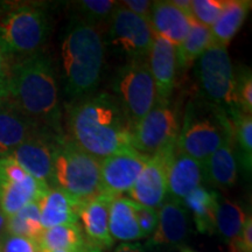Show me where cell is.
Returning <instances> with one entry per match:
<instances>
[{
    "mask_svg": "<svg viewBox=\"0 0 252 252\" xmlns=\"http://www.w3.org/2000/svg\"><path fill=\"white\" fill-rule=\"evenodd\" d=\"M64 121L67 139L98 160L133 149V126L111 94L71 102Z\"/></svg>",
    "mask_w": 252,
    "mask_h": 252,
    "instance_id": "cell-1",
    "label": "cell"
},
{
    "mask_svg": "<svg viewBox=\"0 0 252 252\" xmlns=\"http://www.w3.org/2000/svg\"><path fill=\"white\" fill-rule=\"evenodd\" d=\"M7 99L37 126L64 135L58 74L49 55L40 50L11 62Z\"/></svg>",
    "mask_w": 252,
    "mask_h": 252,
    "instance_id": "cell-2",
    "label": "cell"
},
{
    "mask_svg": "<svg viewBox=\"0 0 252 252\" xmlns=\"http://www.w3.org/2000/svg\"><path fill=\"white\" fill-rule=\"evenodd\" d=\"M104 55L100 27L72 18L60 46L64 91L72 102L94 94L102 76Z\"/></svg>",
    "mask_w": 252,
    "mask_h": 252,
    "instance_id": "cell-3",
    "label": "cell"
},
{
    "mask_svg": "<svg viewBox=\"0 0 252 252\" xmlns=\"http://www.w3.org/2000/svg\"><path fill=\"white\" fill-rule=\"evenodd\" d=\"M50 32L43 4L0 1V52L9 62L40 52Z\"/></svg>",
    "mask_w": 252,
    "mask_h": 252,
    "instance_id": "cell-4",
    "label": "cell"
},
{
    "mask_svg": "<svg viewBox=\"0 0 252 252\" xmlns=\"http://www.w3.org/2000/svg\"><path fill=\"white\" fill-rule=\"evenodd\" d=\"M232 138V119L200 94L191 97L181 117L176 146L203 162L226 139Z\"/></svg>",
    "mask_w": 252,
    "mask_h": 252,
    "instance_id": "cell-5",
    "label": "cell"
},
{
    "mask_svg": "<svg viewBox=\"0 0 252 252\" xmlns=\"http://www.w3.org/2000/svg\"><path fill=\"white\" fill-rule=\"evenodd\" d=\"M53 187L60 188L77 203L102 194L100 160L64 137L56 152Z\"/></svg>",
    "mask_w": 252,
    "mask_h": 252,
    "instance_id": "cell-6",
    "label": "cell"
},
{
    "mask_svg": "<svg viewBox=\"0 0 252 252\" xmlns=\"http://www.w3.org/2000/svg\"><path fill=\"white\" fill-rule=\"evenodd\" d=\"M195 75L203 99L219 106L231 119L242 111L236 97V69L226 47L213 43L197 59Z\"/></svg>",
    "mask_w": 252,
    "mask_h": 252,
    "instance_id": "cell-7",
    "label": "cell"
},
{
    "mask_svg": "<svg viewBox=\"0 0 252 252\" xmlns=\"http://www.w3.org/2000/svg\"><path fill=\"white\" fill-rule=\"evenodd\" d=\"M112 91V96L134 127L158 100L147 58L130 60L119 68L113 77Z\"/></svg>",
    "mask_w": 252,
    "mask_h": 252,
    "instance_id": "cell-8",
    "label": "cell"
},
{
    "mask_svg": "<svg viewBox=\"0 0 252 252\" xmlns=\"http://www.w3.org/2000/svg\"><path fill=\"white\" fill-rule=\"evenodd\" d=\"M181 117L178 105L169 99H158L133 127V146L138 152L152 157L176 144Z\"/></svg>",
    "mask_w": 252,
    "mask_h": 252,
    "instance_id": "cell-9",
    "label": "cell"
},
{
    "mask_svg": "<svg viewBox=\"0 0 252 252\" xmlns=\"http://www.w3.org/2000/svg\"><path fill=\"white\" fill-rule=\"evenodd\" d=\"M119 2V1H118ZM154 32L147 19L118 5L109 23V45L130 60L146 59L152 47Z\"/></svg>",
    "mask_w": 252,
    "mask_h": 252,
    "instance_id": "cell-10",
    "label": "cell"
},
{
    "mask_svg": "<svg viewBox=\"0 0 252 252\" xmlns=\"http://www.w3.org/2000/svg\"><path fill=\"white\" fill-rule=\"evenodd\" d=\"M49 188L28 174L12 157L0 158V212L6 217L37 202Z\"/></svg>",
    "mask_w": 252,
    "mask_h": 252,
    "instance_id": "cell-11",
    "label": "cell"
},
{
    "mask_svg": "<svg viewBox=\"0 0 252 252\" xmlns=\"http://www.w3.org/2000/svg\"><path fill=\"white\" fill-rule=\"evenodd\" d=\"M64 137L65 135H58L46 128H39L9 157L13 158L34 179L52 188L56 152Z\"/></svg>",
    "mask_w": 252,
    "mask_h": 252,
    "instance_id": "cell-12",
    "label": "cell"
},
{
    "mask_svg": "<svg viewBox=\"0 0 252 252\" xmlns=\"http://www.w3.org/2000/svg\"><path fill=\"white\" fill-rule=\"evenodd\" d=\"M150 158L137 150L130 149L100 160L102 193L112 197L128 193Z\"/></svg>",
    "mask_w": 252,
    "mask_h": 252,
    "instance_id": "cell-13",
    "label": "cell"
},
{
    "mask_svg": "<svg viewBox=\"0 0 252 252\" xmlns=\"http://www.w3.org/2000/svg\"><path fill=\"white\" fill-rule=\"evenodd\" d=\"M167 191L175 200H184L204 180L203 163L176 146L166 150Z\"/></svg>",
    "mask_w": 252,
    "mask_h": 252,
    "instance_id": "cell-14",
    "label": "cell"
},
{
    "mask_svg": "<svg viewBox=\"0 0 252 252\" xmlns=\"http://www.w3.org/2000/svg\"><path fill=\"white\" fill-rule=\"evenodd\" d=\"M128 195L133 202L143 207L158 209L161 206L167 195L166 150L150 158Z\"/></svg>",
    "mask_w": 252,
    "mask_h": 252,
    "instance_id": "cell-15",
    "label": "cell"
},
{
    "mask_svg": "<svg viewBox=\"0 0 252 252\" xmlns=\"http://www.w3.org/2000/svg\"><path fill=\"white\" fill-rule=\"evenodd\" d=\"M113 198L102 193L77 204V215L82 222L81 228L87 243L102 251L112 247L115 242L109 230L110 204Z\"/></svg>",
    "mask_w": 252,
    "mask_h": 252,
    "instance_id": "cell-16",
    "label": "cell"
},
{
    "mask_svg": "<svg viewBox=\"0 0 252 252\" xmlns=\"http://www.w3.org/2000/svg\"><path fill=\"white\" fill-rule=\"evenodd\" d=\"M147 64L156 83L158 99H169L180 69L176 48L169 41L156 35L147 55Z\"/></svg>",
    "mask_w": 252,
    "mask_h": 252,
    "instance_id": "cell-17",
    "label": "cell"
},
{
    "mask_svg": "<svg viewBox=\"0 0 252 252\" xmlns=\"http://www.w3.org/2000/svg\"><path fill=\"white\" fill-rule=\"evenodd\" d=\"M188 235V217L181 201L168 198L158 208V225L147 242L149 247L178 245Z\"/></svg>",
    "mask_w": 252,
    "mask_h": 252,
    "instance_id": "cell-18",
    "label": "cell"
},
{
    "mask_svg": "<svg viewBox=\"0 0 252 252\" xmlns=\"http://www.w3.org/2000/svg\"><path fill=\"white\" fill-rule=\"evenodd\" d=\"M193 19L175 7L171 0L153 1L149 23L154 34L163 37L175 48L180 47L187 37Z\"/></svg>",
    "mask_w": 252,
    "mask_h": 252,
    "instance_id": "cell-19",
    "label": "cell"
},
{
    "mask_svg": "<svg viewBox=\"0 0 252 252\" xmlns=\"http://www.w3.org/2000/svg\"><path fill=\"white\" fill-rule=\"evenodd\" d=\"M39 128L42 127L24 116L7 98L0 99V158L11 156Z\"/></svg>",
    "mask_w": 252,
    "mask_h": 252,
    "instance_id": "cell-20",
    "label": "cell"
},
{
    "mask_svg": "<svg viewBox=\"0 0 252 252\" xmlns=\"http://www.w3.org/2000/svg\"><path fill=\"white\" fill-rule=\"evenodd\" d=\"M202 163L204 180L217 187H232L237 181L239 163L232 138L226 139Z\"/></svg>",
    "mask_w": 252,
    "mask_h": 252,
    "instance_id": "cell-21",
    "label": "cell"
},
{
    "mask_svg": "<svg viewBox=\"0 0 252 252\" xmlns=\"http://www.w3.org/2000/svg\"><path fill=\"white\" fill-rule=\"evenodd\" d=\"M43 229L77 223V202L60 188L52 187L37 201Z\"/></svg>",
    "mask_w": 252,
    "mask_h": 252,
    "instance_id": "cell-22",
    "label": "cell"
},
{
    "mask_svg": "<svg viewBox=\"0 0 252 252\" xmlns=\"http://www.w3.org/2000/svg\"><path fill=\"white\" fill-rule=\"evenodd\" d=\"M137 208L138 203L130 198H113L109 212V230L113 241L130 242L143 238L137 220Z\"/></svg>",
    "mask_w": 252,
    "mask_h": 252,
    "instance_id": "cell-23",
    "label": "cell"
},
{
    "mask_svg": "<svg viewBox=\"0 0 252 252\" xmlns=\"http://www.w3.org/2000/svg\"><path fill=\"white\" fill-rule=\"evenodd\" d=\"M251 4L250 0H226L222 13L210 27L215 45L228 47L230 41L243 26L250 12Z\"/></svg>",
    "mask_w": 252,
    "mask_h": 252,
    "instance_id": "cell-24",
    "label": "cell"
},
{
    "mask_svg": "<svg viewBox=\"0 0 252 252\" xmlns=\"http://www.w3.org/2000/svg\"><path fill=\"white\" fill-rule=\"evenodd\" d=\"M184 202L193 214L195 225L198 232L214 234L216 213L220 202L219 194L200 186L184 198Z\"/></svg>",
    "mask_w": 252,
    "mask_h": 252,
    "instance_id": "cell-25",
    "label": "cell"
},
{
    "mask_svg": "<svg viewBox=\"0 0 252 252\" xmlns=\"http://www.w3.org/2000/svg\"><path fill=\"white\" fill-rule=\"evenodd\" d=\"M35 242L41 252L72 250L87 244L83 231L78 223L45 229Z\"/></svg>",
    "mask_w": 252,
    "mask_h": 252,
    "instance_id": "cell-26",
    "label": "cell"
},
{
    "mask_svg": "<svg viewBox=\"0 0 252 252\" xmlns=\"http://www.w3.org/2000/svg\"><path fill=\"white\" fill-rule=\"evenodd\" d=\"M247 220V214L238 203L230 200L219 202L216 213L215 231L217 230L220 238L230 245L241 237L242 229Z\"/></svg>",
    "mask_w": 252,
    "mask_h": 252,
    "instance_id": "cell-27",
    "label": "cell"
},
{
    "mask_svg": "<svg viewBox=\"0 0 252 252\" xmlns=\"http://www.w3.org/2000/svg\"><path fill=\"white\" fill-rule=\"evenodd\" d=\"M214 43L209 27L191 21L187 37L180 47L176 48L179 68H188Z\"/></svg>",
    "mask_w": 252,
    "mask_h": 252,
    "instance_id": "cell-28",
    "label": "cell"
},
{
    "mask_svg": "<svg viewBox=\"0 0 252 252\" xmlns=\"http://www.w3.org/2000/svg\"><path fill=\"white\" fill-rule=\"evenodd\" d=\"M37 202H32L6 220L7 235L20 236L36 241L43 231Z\"/></svg>",
    "mask_w": 252,
    "mask_h": 252,
    "instance_id": "cell-29",
    "label": "cell"
},
{
    "mask_svg": "<svg viewBox=\"0 0 252 252\" xmlns=\"http://www.w3.org/2000/svg\"><path fill=\"white\" fill-rule=\"evenodd\" d=\"M232 140L238 162L244 171L251 173L252 166V118L241 111L232 118Z\"/></svg>",
    "mask_w": 252,
    "mask_h": 252,
    "instance_id": "cell-30",
    "label": "cell"
},
{
    "mask_svg": "<svg viewBox=\"0 0 252 252\" xmlns=\"http://www.w3.org/2000/svg\"><path fill=\"white\" fill-rule=\"evenodd\" d=\"M72 4L76 9L75 18L100 27V25L110 23L119 2L113 0H81Z\"/></svg>",
    "mask_w": 252,
    "mask_h": 252,
    "instance_id": "cell-31",
    "label": "cell"
},
{
    "mask_svg": "<svg viewBox=\"0 0 252 252\" xmlns=\"http://www.w3.org/2000/svg\"><path fill=\"white\" fill-rule=\"evenodd\" d=\"M226 0H191V17L196 23L212 27L223 8Z\"/></svg>",
    "mask_w": 252,
    "mask_h": 252,
    "instance_id": "cell-32",
    "label": "cell"
},
{
    "mask_svg": "<svg viewBox=\"0 0 252 252\" xmlns=\"http://www.w3.org/2000/svg\"><path fill=\"white\" fill-rule=\"evenodd\" d=\"M236 97L241 110L251 115L252 112V76L250 68L236 70Z\"/></svg>",
    "mask_w": 252,
    "mask_h": 252,
    "instance_id": "cell-33",
    "label": "cell"
},
{
    "mask_svg": "<svg viewBox=\"0 0 252 252\" xmlns=\"http://www.w3.org/2000/svg\"><path fill=\"white\" fill-rule=\"evenodd\" d=\"M0 252H41L36 242L20 236L7 235L0 238Z\"/></svg>",
    "mask_w": 252,
    "mask_h": 252,
    "instance_id": "cell-34",
    "label": "cell"
},
{
    "mask_svg": "<svg viewBox=\"0 0 252 252\" xmlns=\"http://www.w3.org/2000/svg\"><path fill=\"white\" fill-rule=\"evenodd\" d=\"M137 220L143 237L151 236L158 225V209H151L138 204Z\"/></svg>",
    "mask_w": 252,
    "mask_h": 252,
    "instance_id": "cell-35",
    "label": "cell"
},
{
    "mask_svg": "<svg viewBox=\"0 0 252 252\" xmlns=\"http://www.w3.org/2000/svg\"><path fill=\"white\" fill-rule=\"evenodd\" d=\"M119 5L128 9L132 13L149 20L153 1H150V0H126V1H119Z\"/></svg>",
    "mask_w": 252,
    "mask_h": 252,
    "instance_id": "cell-36",
    "label": "cell"
},
{
    "mask_svg": "<svg viewBox=\"0 0 252 252\" xmlns=\"http://www.w3.org/2000/svg\"><path fill=\"white\" fill-rule=\"evenodd\" d=\"M9 75H11V62L0 52V99H6L8 96Z\"/></svg>",
    "mask_w": 252,
    "mask_h": 252,
    "instance_id": "cell-37",
    "label": "cell"
},
{
    "mask_svg": "<svg viewBox=\"0 0 252 252\" xmlns=\"http://www.w3.org/2000/svg\"><path fill=\"white\" fill-rule=\"evenodd\" d=\"M115 252H144V248L140 244H121Z\"/></svg>",
    "mask_w": 252,
    "mask_h": 252,
    "instance_id": "cell-38",
    "label": "cell"
},
{
    "mask_svg": "<svg viewBox=\"0 0 252 252\" xmlns=\"http://www.w3.org/2000/svg\"><path fill=\"white\" fill-rule=\"evenodd\" d=\"M52 252H102V250L91 247L90 244L87 243L86 245H83V247L72 249V250H58V251H52Z\"/></svg>",
    "mask_w": 252,
    "mask_h": 252,
    "instance_id": "cell-39",
    "label": "cell"
},
{
    "mask_svg": "<svg viewBox=\"0 0 252 252\" xmlns=\"http://www.w3.org/2000/svg\"><path fill=\"white\" fill-rule=\"evenodd\" d=\"M6 220H7V217L0 212V238H1V235L2 232H4V230H6Z\"/></svg>",
    "mask_w": 252,
    "mask_h": 252,
    "instance_id": "cell-40",
    "label": "cell"
},
{
    "mask_svg": "<svg viewBox=\"0 0 252 252\" xmlns=\"http://www.w3.org/2000/svg\"><path fill=\"white\" fill-rule=\"evenodd\" d=\"M182 252H195V251H191V250H184Z\"/></svg>",
    "mask_w": 252,
    "mask_h": 252,
    "instance_id": "cell-41",
    "label": "cell"
}]
</instances>
